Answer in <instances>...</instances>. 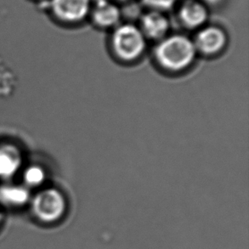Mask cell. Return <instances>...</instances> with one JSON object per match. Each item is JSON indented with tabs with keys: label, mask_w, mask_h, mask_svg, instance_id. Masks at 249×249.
I'll return each instance as SVG.
<instances>
[{
	"label": "cell",
	"mask_w": 249,
	"mask_h": 249,
	"mask_svg": "<svg viewBox=\"0 0 249 249\" xmlns=\"http://www.w3.org/2000/svg\"><path fill=\"white\" fill-rule=\"evenodd\" d=\"M196 53L194 42L181 34L163 37L155 51L156 58L160 65L170 71H180L188 68L194 61Z\"/></svg>",
	"instance_id": "cell-1"
},
{
	"label": "cell",
	"mask_w": 249,
	"mask_h": 249,
	"mask_svg": "<svg viewBox=\"0 0 249 249\" xmlns=\"http://www.w3.org/2000/svg\"><path fill=\"white\" fill-rule=\"evenodd\" d=\"M111 44L118 57L124 61H133L145 51L146 37L140 27L133 24H123L115 28Z\"/></svg>",
	"instance_id": "cell-2"
},
{
	"label": "cell",
	"mask_w": 249,
	"mask_h": 249,
	"mask_svg": "<svg viewBox=\"0 0 249 249\" xmlns=\"http://www.w3.org/2000/svg\"><path fill=\"white\" fill-rule=\"evenodd\" d=\"M32 209L35 217L42 222L55 223L64 217L67 201L56 189H45L33 198Z\"/></svg>",
	"instance_id": "cell-3"
},
{
	"label": "cell",
	"mask_w": 249,
	"mask_h": 249,
	"mask_svg": "<svg viewBox=\"0 0 249 249\" xmlns=\"http://www.w3.org/2000/svg\"><path fill=\"white\" fill-rule=\"evenodd\" d=\"M44 3L56 20L68 24L81 22L92 8V0H47Z\"/></svg>",
	"instance_id": "cell-4"
},
{
	"label": "cell",
	"mask_w": 249,
	"mask_h": 249,
	"mask_svg": "<svg viewBox=\"0 0 249 249\" xmlns=\"http://www.w3.org/2000/svg\"><path fill=\"white\" fill-rule=\"evenodd\" d=\"M226 34L220 27L209 26L199 31L196 37V51L203 54H214L222 51L226 44Z\"/></svg>",
	"instance_id": "cell-5"
},
{
	"label": "cell",
	"mask_w": 249,
	"mask_h": 249,
	"mask_svg": "<svg viewBox=\"0 0 249 249\" xmlns=\"http://www.w3.org/2000/svg\"><path fill=\"white\" fill-rule=\"evenodd\" d=\"M178 20L188 29L202 27L209 18V11L199 0H185L178 11Z\"/></svg>",
	"instance_id": "cell-6"
},
{
	"label": "cell",
	"mask_w": 249,
	"mask_h": 249,
	"mask_svg": "<svg viewBox=\"0 0 249 249\" xmlns=\"http://www.w3.org/2000/svg\"><path fill=\"white\" fill-rule=\"evenodd\" d=\"M90 13L94 23L101 28H110L118 25L121 19V11L111 0L92 1Z\"/></svg>",
	"instance_id": "cell-7"
},
{
	"label": "cell",
	"mask_w": 249,
	"mask_h": 249,
	"mask_svg": "<svg viewBox=\"0 0 249 249\" xmlns=\"http://www.w3.org/2000/svg\"><path fill=\"white\" fill-rule=\"evenodd\" d=\"M169 20L164 12L149 10L141 18L140 28L146 38L162 39L169 30Z\"/></svg>",
	"instance_id": "cell-8"
},
{
	"label": "cell",
	"mask_w": 249,
	"mask_h": 249,
	"mask_svg": "<svg viewBox=\"0 0 249 249\" xmlns=\"http://www.w3.org/2000/svg\"><path fill=\"white\" fill-rule=\"evenodd\" d=\"M21 156L18 150L12 145L0 146V178H10L20 168Z\"/></svg>",
	"instance_id": "cell-9"
},
{
	"label": "cell",
	"mask_w": 249,
	"mask_h": 249,
	"mask_svg": "<svg viewBox=\"0 0 249 249\" xmlns=\"http://www.w3.org/2000/svg\"><path fill=\"white\" fill-rule=\"evenodd\" d=\"M30 200V193L21 185H6L0 187V202L9 207H20Z\"/></svg>",
	"instance_id": "cell-10"
},
{
	"label": "cell",
	"mask_w": 249,
	"mask_h": 249,
	"mask_svg": "<svg viewBox=\"0 0 249 249\" xmlns=\"http://www.w3.org/2000/svg\"><path fill=\"white\" fill-rule=\"evenodd\" d=\"M45 173L39 166H31L24 173V180L31 186H37L44 182Z\"/></svg>",
	"instance_id": "cell-11"
},
{
	"label": "cell",
	"mask_w": 249,
	"mask_h": 249,
	"mask_svg": "<svg viewBox=\"0 0 249 249\" xmlns=\"http://www.w3.org/2000/svg\"><path fill=\"white\" fill-rule=\"evenodd\" d=\"M150 10L164 12L175 6L178 0H142Z\"/></svg>",
	"instance_id": "cell-12"
},
{
	"label": "cell",
	"mask_w": 249,
	"mask_h": 249,
	"mask_svg": "<svg viewBox=\"0 0 249 249\" xmlns=\"http://www.w3.org/2000/svg\"><path fill=\"white\" fill-rule=\"evenodd\" d=\"M111 1H119V2H126V1H128V0H111Z\"/></svg>",
	"instance_id": "cell-13"
},
{
	"label": "cell",
	"mask_w": 249,
	"mask_h": 249,
	"mask_svg": "<svg viewBox=\"0 0 249 249\" xmlns=\"http://www.w3.org/2000/svg\"><path fill=\"white\" fill-rule=\"evenodd\" d=\"M2 219H3V217H2V214H1V213H0V224L2 222Z\"/></svg>",
	"instance_id": "cell-14"
},
{
	"label": "cell",
	"mask_w": 249,
	"mask_h": 249,
	"mask_svg": "<svg viewBox=\"0 0 249 249\" xmlns=\"http://www.w3.org/2000/svg\"><path fill=\"white\" fill-rule=\"evenodd\" d=\"M34 1H37V2H38V1H40V2L44 3V2H45V1H47V0H34Z\"/></svg>",
	"instance_id": "cell-15"
}]
</instances>
